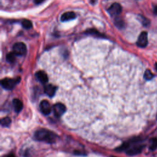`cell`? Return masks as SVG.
<instances>
[{"mask_svg":"<svg viewBox=\"0 0 157 157\" xmlns=\"http://www.w3.org/2000/svg\"><path fill=\"white\" fill-rule=\"evenodd\" d=\"M34 138L39 141H43L47 143H54L58 138L56 134L46 129H40L34 134Z\"/></svg>","mask_w":157,"mask_h":157,"instance_id":"cell-1","label":"cell"},{"mask_svg":"<svg viewBox=\"0 0 157 157\" xmlns=\"http://www.w3.org/2000/svg\"><path fill=\"white\" fill-rule=\"evenodd\" d=\"M21 81V78H5L1 82V84L4 89L7 90H11L15 87V85Z\"/></svg>","mask_w":157,"mask_h":157,"instance_id":"cell-2","label":"cell"},{"mask_svg":"<svg viewBox=\"0 0 157 157\" xmlns=\"http://www.w3.org/2000/svg\"><path fill=\"white\" fill-rule=\"evenodd\" d=\"M13 52L17 56H23L26 53V47L23 43H17L13 46Z\"/></svg>","mask_w":157,"mask_h":157,"instance_id":"cell-3","label":"cell"},{"mask_svg":"<svg viewBox=\"0 0 157 157\" xmlns=\"http://www.w3.org/2000/svg\"><path fill=\"white\" fill-rule=\"evenodd\" d=\"M122 8L120 4L115 3L112 4L111 7L108 9V12L111 16H118L122 12Z\"/></svg>","mask_w":157,"mask_h":157,"instance_id":"cell-4","label":"cell"},{"mask_svg":"<svg viewBox=\"0 0 157 157\" xmlns=\"http://www.w3.org/2000/svg\"><path fill=\"white\" fill-rule=\"evenodd\" d=\"M148 44V34L147 32H143L139 35L137 41V45L138 47L144 48Z\"/></svg>","mask_w":157,"mask_h":157,"instance_id":"cell-5","label":"cell"},{"mask_svg":"<svg viewBox=\"0 0 157 157\" xmlns=\"http://www.w3.org/2000/svg\"><path fill=\"white\" fill-rule=\"evenodd\" d=\"M53 110L54 112L55 115L59 117H61L64 114V113L66 112V107L64 104L62 103H56L55 104L53 107Z\"/></svg>","mask_w":157,"mask_h":157,"instance_id":"cell-6","label":"cell"},{"mask_svg":"<svg viewBox=\"0 0 157 157\" xmlns=\"http://www.w3.org/2000/svg\"><path fill=\"white\" fill-rule=\"evenodd\" d=\"M143 148H144V145H135L133 146V147H130V148L126 151V154L129 156L137 155L141 153Z\"/></svg>","mask_w":157,"mask_h":157,"instance_id":"cell-7","label":"cell"},{"mask_svg":"<svg viewBox=\"0 0 157 157\" xmlns=\"http://www.w3.org/2000/svg\"><path fill=\"white\" fill-rule=\"evenodd\" d=\"M51 109L52 108L48 101H47V100H43L41 102L40 110L44 115H47L48 114H50V113L51 112Z\"/></svg>","mask_w":157,"mask_h":157,"instance_id":"cell-8","label":"cell"},{"mask_svg":"<svg viewBox=\"0 0 157 157\" xmlns=\"http://www.w3.org/2000/svg\"><path fill=\"white\" fill-rule=\"evenodd\" d=\"M56 90L57 87L52 84H48L44 87V92L49 97H53L55 95Z\"/></svg>","mask_w":157,"mask_h":157,"instance_id":"cell-9","label":"cell"},{"mask_svg":"<svg viewBox=\"0 0 157 157\" xmlns=\"http://www.w3.org/2000/svg\"><path fill=\"white\" fill-rule=\"evenodd\" d=\"M36 77L39 80V81H40L42 84H46L48 82V76L47 74L43 71H37L36 73Z\"/></svg>","mask_w":157,"mask_h":157,"instance_id":"cell-10","label":"cell"},{"mask_svg":"<svg viewBox=\"0 0 157 157\" xmlns=\"http://www.w3.org/2000/svg\"><path fill=\"white\" fill-rule=\"evenodd\" d=\"M76 18V14L74 12H66L64 13L61 17L62 22H67L74 20Z\"/></svg>","mask_w":157,"mask_h":157,"instance_id":"cell-11","label":"cell"},{"mask_svg":"<svg viewBox=\"0 0 157 157\" xmlns=\"http://www.w3.org/2000/svg\"><path fill=\"white\" fill-rule=\"evenodd\" d=\"M12 103H13L14 109L16 112L17 113L20 112L22 110L23 105L22 102L21 100L18 99H14L12 101Z\"/></svg>","mask_w":157,"mask_h":157,"instance_id":"cell-12","label":"cell"},{"mask_svg":"<svg viewBox=\"0 0 157 157\" xmlns=\"http://www.w3.org/2000/svg\"><path fill=\"white\" fill-rule=\"evenodd\" d=\"M16 56H17V55L15 53L11 52V53H9L7 55L6 60L7 62H9L10 63H14L15 60V59H16Z\"/></svg>","mask_w":157,"mask_h":157,"instance_id":"cell-13","label":"cell"},{"mask_svg":"<svg viewBox=\"0 0 157 157\" xmlns=\"http://www.w3.org/2000/svg\"><path fill=\"white\" fill-rule=\"evenodd\" d=\"M22 26L25 28V29H30L33 26V24L32 22L29 20H23V21L22 22Z\"/></svg>","mask_w":157,"mask_h":157,"instance_id":"cell-14","label":"cell"},{"mask_svg":"<svg viewBox=\"0 0 157 157\" xmlns=\"http://www.w3.org/2000/svg\"><path fill=\"white\" fill-rule=\"evenodd\" d=\"M11 120L9 117L3 118V119H2L1 120V125L5 127L9 126L10 125H11Z\"/></svg>","mask_w":157,"mask_h":157,"instance_id":"cell-15","label":"cell"},{"mask_svg":"<svg viewBox=\"0 0 157 157\" xmlns=\"http://www.w3.org/2000/svg\"><path fill=\"white\" fill-rule=\"evenodd\" d=\"M153 77H154V76L150 70H147L145 71V73H144V78L145 79H146L147 81H150V80L152 79Z\"/></svg>","mask_w":157,"mask_h":157,"instance_id":"cell-16","label":"cell"},{"mask_svg":"<svg viewBox=\"0 0 157 157\" xmlns=\"http://www.w3.org/2000/svg\"><path fill=\"white\" fill-rule=\"evenodd\" d=\"M115 24L117 26V28H123L124 26V22L123 20L118 17H117L115 20Z\"/></svg>","mask_w":157,"mask_h":157,"instance_id":"cell-17","label":"cell"},{"mask_svg":"<svg viewBox=\"0 0 157 157\" xmlns=\"http://www.w3.org/2000/svg\"><path fill=\"white\" fill-rule=\"evenodd\" d=\"M157 149V139L153 137L151 139V144L150 146V149L152 151H154Z\"/></svg>","mask_w":157,"mask_h":157,"instance_id":"cell-18","label":"cell"},{"mask_svg":"<svg viewBox=\"0 0 157 157\" xmlns=\"http://www.w3.org/2000/svg\"><path fill=\"white\" fill-rule=\"evenodd\" d=\"M86 33L89 34H91V35H93V36L96 35V36H98V37L103 36V35L101 34L99 32H98V31L95 30V29H88V30L86 32Z\"/></svg>","mask_w":157,"mask_h":157,"instance_id":"cell-19","label":"cell"},{"mask_svg":"<svg viewBox=\"0 0 157 157\" xmlns=\"http://www.w3.org/2000/svg\"><path fill=\"white\" fill-rule=\"evenodd\" d=\"M141 22L144 26H149L150 24V21L147 18H145L144 17L141 16Z\"/></svg>","mask_w":157,"mask_h":157,"instance_id":"cell-20","label":"cell"},{"mask_svg":"<svg viewBox=\"0 0 157 157\" xmlns=\"http://www.w3.org/2000/svg\"><path fill=\"white\" fill-rule=\"evenodd\" d=\"M34 1L35 4H39L42 3L44 1V0H34Z\"/></svg>","mask_w":157,"mask_h":157,"instance_id":"cell-21","label":"cell"},{"mask_svg":"<svg viewBox=\"0 0 157 157\" xmlns=\"http://www.w3.org/2000/svg\"><path fill=\"white\" fill-rule=\"evenodd\" d=\"M153 12L155 14H157V6L153 7Z\"/></svg>","mask_w":157,"mask_h":157,"instance_id":"cell-22","label":"cell"},{"mask_svg":"<svg viewBox=\"0 0 157 157\" xmlns=\"http://www.w3.org/2000/svg\"><path fill=\"white\" fill-rule=\"evenodd\" d=\"M5 157H14V155L13 154H9V155L6 156Z\"/></svg>","mask_w":157,"mask_h":157,"instance_id":"cell-23","label":"cell"},{"mask_svg":"<svg viewBox=\"0 0 157 157\" xmlns=\"http://www.w3.org/2000/svg\"><path fill=\"white\" fill-rule=\"evenodd\" d=\"M155 68H156V70L157 71V63L155 64Z\"/></svg>","mask_w":157,"mask_h":157,"instance_id":"cell-24","label":"cell"}]
</instances>
